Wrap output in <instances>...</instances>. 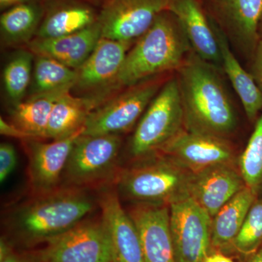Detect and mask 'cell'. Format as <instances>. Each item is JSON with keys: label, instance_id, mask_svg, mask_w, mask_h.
<instances>
[{"label": "cell", "instance_id": "obj_19", "mask_svg": "<svg viewBox=\"0 0 262 262\" xmlns=\"http://www.w3.org/2000/svg\"><path fill=\"white\" fill-rule=\"evenodd\" d=\"M217 13L234 41L248 52L259 42L262 0H216Z\"/></svg>", "mask_w": 262, "mask_h": 262}, {"label": "cell", "instance_id": "obj_32", "mask_svg": "<svg viewBox=\"0 0 262 262\" xmlns=\"http://www.w3.org/2000/svg\"><path fill=\"white\" fill-rule=\"evenodd\" d=\"M251 74L262 91V39H260L253 52Z\"/></svg>", "mask_w": 262, "mask_h": 262}, {"label": "cell", "instance_id": "obj_21", "mask_svg": "<svg viewBox=\"0 0 262 262\" xmlns=\"http://www.w3.org/2000/svg\"><path fill=\"white\" fill-rule=\"evenodd\" d=\"M257 196L252 189L244 187L212 218L211 248L218 251L232 248Z\"/></svg>", "mask_w": 262, "mask_h": 262}, {"label": "cell", "instance_id": "obj_33", "mask_svg": "<svg viewBox=\"0 0 262 262\" xmlns=\"http://www.w3.org/2000/svg\"><path fill=\"white\" fill-rule=\"evenodd\" d=\"M0 133L2 135L20 139L24 141L27 139H34L27 133L24 132L18 127L15 126L14 124L5 121L2 117H0Z\"/></svg>", "mask_w": 262, "mask_h": 262}, {"label": "cell", "instance_id": "obj_13", "mask_svg": "<svg viewBox=\"0 0 262 262\" xmlns=\"http://www.w3.org/2000/svg\"><path fill=\"white\" fill-rule=\"evenodd\" d=\"M191 173L222 164H232L234 151L225 139L182 131L159 151Z\"/></svg>", "mask_w": 262, "mask_h": 262}, {"label": "cell", "instance_id": "obj_20", "mask_svg": "<svg viewBox=\"0 0 262 262\" xmlns=\"http://www.w3.org/2000/svg\"><path fill=\"white\" fill-rule=\"evenodd\" d=\"M222 57V67L237 94L248 118L254 121L262 112V91L251 73L243 68L231 51L227 36L213 25Z\"/></svg>", "mask_w": 262, "mask_h": 262}, {"label": "cell", "instance_id": "obj_30", "mask_svg": "<svg viewBox=\"0 0 262 262\" xmlns=\"http://www.w3.org/2000/svg\"><path fill=\"white\" fill-rule=\"evenodd\" d=\"M17 164L16 151L13 146L3 143L0 146V182L4 183L13 173Z\"/></svg>", "mask_w": 262, "mask_h": 262}, {"label": "cell", "instance_id": "obj_14", "mask_svg": "<svg viewBox=\"0 0 262 262\" xmlns=\"http://www.w3.org/2000/svg\"><path fill=\"white\" fill-rule=\"evenodd\" d=\"M127 213L139 232L144 262H177L169 205L136 203Z\"/></svg>", "mask_w": 262, "mask_h": 262}, {"label": "cell", "instance_id": "obj_9", "mask_svg": "<svg viewBox=\"0 0 262 262\" xmlns=\"http://www.w3.org/2000/svg\"><path fill=\"white\" fill-rule=\"evenodd\" d=\"M177 262H205L211 248L212 218L189 194L169 204Z\"/></svg>", "mask_w": 262, "mask_h": 262}, {"label": "cell", "instance_id": "obj_3", "mask_svg": "<svg viewBox=\"0 0 262 262\" xmlns=\"http://www.w3.org/2000/svg\"><path fill=\"white\" fill-rule=\"evenodd\" d=\"M190 48L177 18L169 10L163 12L127 52L113 91L135 85L151 76L179 70Z\"/></svg>", "mask_w": 262, "mask_h": 262}, {"label": "cell", "instance_id": "obj_22", "mask_svg": "<svg viewBox=\"0 0 262 262\" xmlns=\"http://www.w3.org/2000/svg\"><path fill=\"white\" fill-rule=\"evenodd\" d=\"M94 103L88 98L75 97L66 93L56 100L52 108L46 139L58 140L83 130Z\"/></svg>", "mask_w": 262, "mask_h": 262}, {"label": "cell", "instance_id": "obj_15", "mask_svg": "<svg viewBox=\"0 0 262 262\" xmlns=\"http://www.w3.org/2000/svg\"><path fill=\"white\" fill-rule=\"evenodd\" d=\"M246 187L239 169L222 164L191 173L188 193L213 218Z\"/></svg>", "mask_w": 262, "mask_h": 262}, {"label": "cell", "instance_id": "obj_18", "mask_svg": "<svg viewBox=\"0 0 262 262\" xmlns=\"http://www.w3.org/2000/svg\"><path fill=\"white\" fill-rule=\"evenodd\" d=\"M101 39V27L97 20L88 28L70 35L51 39L36 37L28 43V48L35 56L53 58L77 70L91 56Z\"/></svg>", "mask_w": 262, "mask_h": 262}, {"label": "cell", "instance_id": "obj_11", "mask_svg": "<svg viewBox=\"0 0 262 262\" xmlns=\"http://www.w3.org/2000/svg\"><path fill=\"white\" fill-rule=\"evenodd\" d=\"M83 132L51 142L40 139L24 140L29 158V187L33 196L41 195L61 187L63 171L75 141Z\"/></svg>", "mask_w": 262, "mask_h": 262}, {"label": "cell", "instance_id": "obj_17", "mask_svg": "<svg viewBox=\"0 0 262 262\" xmlns=\"http://www.w3.org/2000/svg\"><path fill=\"white\" fill-rule=\"evenodd\" d=\"M169 11L178 20L191 48L200 58L217 68L222 57L213 24L208 21L196 0H171Z\"/></svg>", "mask_w": 262, "mask_h": 262}, {"label": "cell", "instance_id": "obj_16", "mask_svg": "<svg viewBox=\"0 0 262 262\" xmlns=\"http://www.w3.org/2000/svg\"><path fill=\"white\" fill-rule=\"evenodd\" d=\"M98 204L111 239L114 262H144L139 232L116 191L103 193Z\"/></svg>", "mask_w": 262, "mask_h": 262}, {"label": "cell", "instance_id": "obj_27", "mask_svg": "<svg viewBox=\"0 0 262 262\" xmlns=\"http://www.w3.org/2000/svg\"><path fill=\"white\" fill-rule=\"evenodd\" d=\"M33 58L30 51H19L5 66L3 83L7 96L13 106L23 101L32 82Z\"/></svg>", "mask_w": 262, "mask_h": 262}, {"label": "cell", "instance_id": "obj_8", "mask_svg": "<svg viewBox=\"0 0 262 262\" xmlns=\"http://www.w3.org/2000/svg\"><path fill=\"white\" fill-rule=\"evenodd\" d=\"M161 88L159 81H144L106 99L89 113L82 135H120L130 130Z\"/></svg>", "mask_w": 262, "mask_h": 262}, {"label": "cell", "instance_id": "obj_34", "mask_svg": "<svg viewBox=\"0 0 262 262\" xmlns=\"http://www.w3.org/2000/svg\"><path fill=\"white\" fill-rule=\"evenodd\" d=\"M205 262H235L232 258L225 256L220 251L213 253H210Z\"/></svg>", "mask_w": 262, "mask_h": 262}, {"label": "cell", "instance_id": "obj_5", "mask_svg": "<svg viewBox=\"0 0 262 262\" xmlns=\"http://www.w3.org/2000/svg\"><path fill=\"white\" fill-rule=\"evenodd\" d=\"M184 127V110L177 79L162 86L141 117L130 143L134 158H146L159 152Z\"/></svg>", "mask_w": 262, "mask_h": 262}, {"label": "cell", "instance_id": "obj_35", "mask_svg": "<svg viewBox=\"0 0 262 262\" xmlns=\"http://www.w3.org/2000/svg\"><path fill=\"white\" fill-rule=\"evenodd\" d=\"M34 1H36V0H0V6H1L2 9H5L9 7H14L15 5Z\"/></svg>", "mask_w": 262, "mask_h": 262}, {"label": "cell", "instance_id": "obj_25", "mask_svg": "<svg viewBox=\"0 0 262 262\" xmlns=\"http://www.w3.org/2000/svg\"><path fill=\"white\" fill-rule=\"evenodd\" d=\"M42 15V7L37 1L12 7L0 18L2 39L9 46L31 42L37 34Z\"/></svg>", "mask_w": 262, "mask_h": 262}, {"label": "cell", "instance_id": "obj_10", "mask_svg": "<svg viewBox=\"0 0 262 262\" xmlns=\"http://www.w3.org/2000/svg\"><path fill=\"white\" fill-rule=\"evenodd\" d=\"M171 0H110L98 17L101 38L133 42L168 10Z\"/></svg>", "mask_w": 262, "mask_h": 262}, {"label": "cell", "instance_id": "obj_12", "mask_svg": "<svg viewBox=\"0 0 262 262\" xmlns=\"http://www.w3.org/2000/svg\"><path fill=\"white\" fill-rule=\"evenodd\" d=\"M131 45L132 42L101 38L91 56L77 70L74 89L89 95L98 93L95 108L102 103V98L113 91Z\"/></svg>", "mask_w": 262, "mask_h": 262}, {"label": "cell", "instance_id": "obj_7", "mask_svg": "<svg viewBox=\"0 0 262 262\" xmlns=\"http://www.w3.org/2000/svg\"><path fill=\"white\" fill-rule=\"evenodd\" d=\"M32 254L38 262H114L111 239L101 217L82 221Z\"/></svg>", "mask_w": 262, "mask_h": 262}, {"label": "cell", "instance_id": "obj_2", "mask_svg": "<svg viewBox=\"0 0 262 262\" xmlns=\"http://www.w3.org/2000/svg\"><path fill=\"white\" fill-rule=\"evenodd\" d=\"M94 207V199L83 188L61 187L19 205L5 223L24 244L46 243L85 220Z\"/></svg>", "mask_w": 262, "mask_h": 262}, {"label": "cell", "instance_id": "obj_1", "mask_svg": "<svg viewBox=\"0 0 262 262\" xmlns=\"http://www.w3.org/2000/svg\"><path fill=\"white\" fill-rule=\"evenodd\" d=\"M216 67L192 53L177 77L186 130L225 139L235 130V113Z\"/></svg>", "mask_w": 262, "mask_h": 262}, {"label": "cell", "instance_id": "obj_4", "mask_svg": "<svg viewBox=\"0 0 262 262\" xmlns=\"http://www.w3.org/2000/svg\"><path fill=\"white\" fill-rule=\"evenodd\" d=\"M190 174L163 155L117 172L114 182L117 194L125 199L143 204L169 205L189 194Z\"/></svg>", "mask_w": 262, "mask_h": 262}, {"label": "cell", "instance_id": "obj_37", "mask_svg": "<svg viewBox=\"0 0 262 262\" xmlns=\"http://www.w3.org/2000/svg\"><path fill=\"white\" fill-rule=\"evenodd\" d=\"M38 262V261H37Z\"/></svg>", "mask_w": 262, "mask_h": 262}, {"label": "cell", "instance_id": "obj_26", "mask_svg": "<svg viewBox=\"0 0 262 262\" xmlns=\"http://www.w3.org/2000/svg\"><path fill=\"white\" fill-rule=\"evenodd\" d=\"M33 69L32 95L70 92L77 80V70L42 56H35Z\"/></svg>", "mask_w": 262, "mask_h": 262}, {"label": "cell", "instance_id": "obj_23", "mask_svg": "<svg viewBox=\"0 0 262 262\" xmlns=\"http://www.w3.org/2000/svg\"><path fill=\"white\" fill-rule=\"evenodd\" d=\"M66 93L32 95L13 105L10 111L12 123L32 139H46V129L53 105Z\"/></svg>", "mask_w": 262, "mask_h": 262}, {"label": "cell", "instance_id": "obj_24", "mask_svg": "<svg viewBox=\"0 0 262 262\" xmlns=\"http://www.w3.org/2000/svg\"><path fill=\"white\" fill-rule=\"evenodd\" d=\"M94 11L80 4L60 5L48 12L41 22L37 38L51 39L70 35L97 21Z\"/></svg>", "mask_w": 262, "mask_h": 262}, {"label": "cell", "instance_id": "obj_6", "mask_svg": "<svg viewBox=\"0 0 262 262\" xmlns=\"http://www.w3.org/2000/svg\"><path fill=\"white\" fill-rule=\"evenodd\" d=\"M120 135H81L63 171L65 187L83 188L113 180L121 147Z\"/></svg>", "mask_w": 262, "mask_h": 262}, {"label": "cell", "instance_id": "obj_29", "mask_svg": "<svg viewBox=\"0 0 262 262\" xmlns=\"http://www.w3.org/2000/svg\"><path fill=\"white\" fill-rule=\"evenodd\" d=\"M262 246V199L256 198L250 208L232 248L250 256Z\"/></svg>", "mask_w": 262, "mask_h": 262}, {"label": "cell", "instance_id": "obj_31", "mask_svg": "<svg viewBox=\"0 0 262 262\" xmlns=\"http://www.w3.org/2000/svg\"><path fill=\"white\" fill-rule=\"evenodd\" d=\"M0 262H37L32 253L21 254L15 251L9 241L2 237L0 241Z\"/></svg>", "mask_w": 262, "mask_h": 262}, {"label": "cell", "instance_id": "obj_28", "mask_svg": "<svg viewBox=\"0 0 262 262\" xmlns=\"http://www.w3.org/2000/svg\"><path fill=\"white\" fill-rule=\"evenodd\" d=\"M238 163L246 187L258 194L262 191V112Z\"/></svg>", "mask_w": 262, "mask_h": 262}, {"label": "cell", "instance_id": "obj_36", "mask_svg": "<svg viewBox=\"0 0 262 262\" xmlns=\"http://www.w3.org/2000/svg\"><path fill=\"white\" fill-rule=\"evenodd\" d=\"M246 262H262V246L253 254L250 255Z\"/></svg>", "mask_w": 262, "mask_h": 262}]
</instances>
